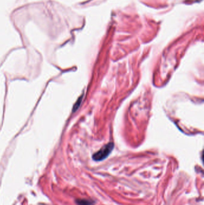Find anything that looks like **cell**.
<instances>
[{"label": "cell", "instance_id": "3", "mask_svg": "<svg viewBox=\"0 0 204 205\" xmlns=\"http://www.w3.org/2000/svg\"><path fill=\"white\" fill-rule=\"evenodd\" d=\"M81 97H80L78 100V101L76 102V103H75V104L74 105V109H73V111H75L78 108V107L80 106V104H81Z\"/></svg>", "mask_w": 204, "mask_h": 205}, {"label": "cell", "instance_id": "2", "mask_svg": "<svg viewBox=\"0 0 204 205\" xmlns=\"http://www.w3.org/2000/svg\"><path fill=\"white\" fill-rule=\"evenodd\" d=\"M77 203L78 205H93L94 202L92 200L86 199L77 200Z\"/></svg>", "mask_w": 204, "mask_h": 205}, {"label": "cell", "instance_id": "1", "mask_svg": "<svg viewBox=\"0 0 204 205\" xmlns=\"http://www.w3.org/2000/svg\"><path fill=\"white\" fill-rule=\"evenodd\" d=\"M113 148L114 144L112 142L107 143L99 151L95 153L92 156V158L96 161H100L105 159L110 154Z\"/></svg>", "mask_w": 204, "mask_h": 205}]
</instances>
